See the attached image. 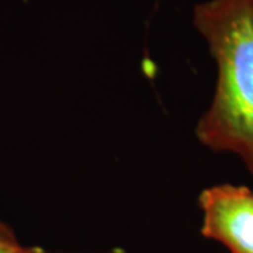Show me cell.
Returning a JSON list of instances; mask_svg holds the SVG:
<instances>
[{"label":"cell","instance_id":"cell-1","mask_svg":"<svg viewBox=\"0 0 253 253\" xmlns=\"http://www.w3.org/2000/svg\"><path fill=\"white\" fill-rule=\"evenodd\" d=\"M193 23L217 65L212 101L196 126L206 148L241 158L253 174V0H206Z\"/></svg>","mask_w":253,"mask_h":253},{"label":"cell","instance_id":"cell-2","mask_svg":"<svg viewBox=\"0 0 253 253\" xmlns=\"http://www.w3.org/2000/svg\"><path fill=\"white\" fill-rule=\"evenodd\" d=\"M201 235L222 244L231 253H253V190L217 184L199 196Z\"/></svg>","mask_w":253,"mask_h":253},{"label":"cell","instance_id":"cell-3","mask_svg":"<svg viewBox=\"0 0 253 253\" xmlns=\"http://www.w3.org/2000/svg\"><path fill=\"white\" fill-rule=\"evenodd\" d=\"M21 249L13 229L0 219V253H18Z\"/></svg>","mask_w":253,"mask_h":253},{"label":"cell","instance_id":"cell-4","mask_svg":"<svg viewBox=\"0 0 253 253\" xmlns=\"http://www.w3.org/2000/svg\"><path fill=\"white\" fill-rule=\"evenodd\" d=\"M18 253H42L41 251H37V249H33V248H23Z\"/></svg>","mask_w":253,"mask_h":253}]
</instances>
